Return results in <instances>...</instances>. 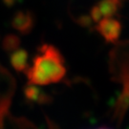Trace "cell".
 Returning a JSON list of instances; mask_svg holds the SVG:
<instances>
[{
  "mask_svg": "<svg viewBox=\"0 0 129 129\" xmlns=\"http://www.w3.org/2000/svg\"><path fill=\"white\" fill-rule=\"evenodd\" d=\"M65 76L64 59L51 45H43L34 58L28 78L35 84L47 85L58 82Z\"/></svg>",
  "mask_w": 129,
  "mask_h": 129,
  "instance_id": "1",
  "label": "cell"
},
{
  "mask_svg": "<svg viewBox=\"0 0 129 129\" xmlns=\"http://www.w3.org/2000/svg\"><path fill=\"white\" fill-rule=\"evenodd\" d=\"M111 73L123 85L121 96L129 100V41L118 44L110 54Z\"/></svg>",
  "mask_w": 129,
  "mask_h": 129,
  "instance_id": "2",
  "label": "cell"
},
{
  "mask_svg": "<svg viewBox=\"0 0 129 129\" xmlns=\"http://www.w3.org/2000/svg\"><path fill=\"white\" fill-rule=\"evenodd\" d=\"M97 30L107 42H117L121 32V24L112 17H105L98 21Z\"/></svg>",
  "mask_w": 129,
  "mask_h": 129,
  "instance_id": "3",
  "label": "cell"
},
{
  "mask_svg": "<svg viewBox=\"0 0 129 129\" xmlns=\"http://www.w3.org/2000/svg\"><path fill=\"white\" fill-rule=\"evenodd\" d=\"M120 6V0H102L99 4L93 7L91 12L93 20L100 21L105 17H112L117 14Z\"/></svg>",
  "mask_w": 129,
  "mask_h": 129,
  "instance_id": "4",
  "label": "cell"
},
{
  "mask_svg": "<svg viewBox=\"0 0 129 129\" xmlns=\"http://www.w3.org/2000/svg\"><path fill=\"white\" fill-rule=\"evenodd\" d=\"M98 129H109V128H105V127H101V128H98Z\"/></svg>",
  "mask_w": 129,
  "mask_h": 129,
  "instance_id": "5",
  "label": "cell"
}]
</instances>
